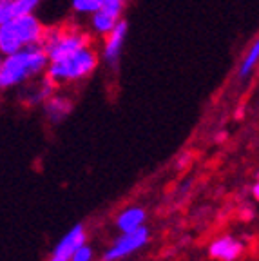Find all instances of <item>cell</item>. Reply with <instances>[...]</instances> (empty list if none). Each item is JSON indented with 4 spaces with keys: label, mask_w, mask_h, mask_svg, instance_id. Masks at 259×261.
<instances>
[{
    "label": "cell",
    "mask_w": 259,
    "mask_h": 261,
    "mask_svg": "<svg viewBox=\"0 0 259 261\" xmlns=\"http://www.w3.org/2000/svg\"><path fill=\"white\" fill-rule=\"evenodd\" d=\"M89 42H94V38L85 29V25L78 24L74 20H69L60 22V24L45 25L40 47L44 49L47 58H55L69 53V51H73L76 47L89 44Z\"/></svg>",
    "instance_id": "277c9868"
},
{
    "label": "cell",
    "mask_w": 259,
    "mask_h": 261,
    "mask_svg": "<svg viewBox=\"0 0 259 261\" xmlns=\"http://www.w3.org/2000/svg\"><path fill=\"white\" fill-rule=\"evenodd\" d=\"M58 87L45 74L35 78L18 89V100L24 107H40Z\"/></svg>",
    "instance_id": "52a82bcc"
},
{
    "label": "cell",
    "mask_w": 259,
    "mask_h": 261,
    "mask_svg": "<svg viewBox=\"0 0 259 261\" xmlns=\"http://www.w3.org/2000/svg\"><path fill=\"white\" fill-rule=\"evenodd\" d=\"M0 60H2V53H0Z\"/></svg>",
    "instance_id": "ffe728a7"
},
{
    "label": "cell",
    "mask_w": 259,
    "mask_h": 261,
    "mask_svg": "<svg viewBox=\"0 0 259 261\" xmlns=\"http://www.w3.org/2000/svg\"><path fill=\"white\" fill-rule=\"evenodd\" d=\"M47 55L40 45L18 49L13 53L2 55L0 60V93L20 89L35 78L45 74Z\"/></svg>",
    "instance_id": "7a4b0ae2"
},
{
    "label": "cell",
    "mask_w": 259,
    "mask_h": 261,
    "mask_svg": "<svg viewBox=\"0 0 259 261\" xmlns=\"http://www.w3.org/2000/svg\"><path fill=\"white\" fill-rule=\"evenodd\" d=\"M87 20V24H85V29L89 31V35L93 38H103L107 35V33H111L114 28H116L118 24H120V18H116V16H113L111 13H107L106 9H98V11H94L93 15L89 16V18H85Z\"/></svg>",
    "instance_id": "8fae6325"
},
{
    "label": "cell",
    "mask_w": 259,
    "mask_h": 261,
    "mask_svg": "<svg viewBox=\"0 0 259 261\" xmlns=\"http://www.w3.org/2000/svg\"><path fill=\"white\" fill-rule=\"evenodd\" d=\"M40 8V0H4L0 4V24L16 16L33 15Z\"/></svg>",
    "instance_id": "4fadbf2b"
},
{
    "label": "cell",
    "mask_w": 259,
    "mask_h": 261,
    "mask_svg": "<svg viewBox=\"0 0 259 261\" xmlns=\"http://www.w3.org/2000/svg\"><path fill=\"white\" fill-rule=\"evenodd\" d=\"M40 107H42V111H44L45 120H47L49 123L57 125V123H62L69 114L73 113L74 100L69 93L57 89Z\"/></svg>",
    "instance_id": "ba28073f"
},
{
    "label": "cell",
    "mask_w": 259,
    "mask_h": 261,
    "mask_svg": "<svg viewBox=\"0 0 259 261\" xmlns=\"http://www.w3.org/2000/svg\"><path fill=\"white\" fill-rule=\"evenodd\" d=\"M103 0H69V9L74 18H89L94 11H98Z\"/></svg>",
    "instance_id": "9a60e30c"
},
{
    "label": "cell",
    "mask_w": 259,
    "mask_h": 261,
    "mask_svg": "<svg viewBox=\"0 0 259 261\" xmlns=\"http://www.w3.org/2000/svg\"><path fill=\"white\" fill-rule=\"evenodd\" d=\"M149 228L140 227L133 232H120L116 240L111 243V247L101 254V261H123L133 254L140 250L149 243Z\"/></svg>",
    "instance_id": "5b68a950"
},
{
    "label": "cell",
    "mask_w": 259,
    "mask_h": 261,
    "mask_svg": "<svg viewBox=\"0 0 259 261\" xmlns=\"http://www.w3.org/2000/svg\"><path fill=\"white\" fill-rule=\"evenodd\" d=\"M250 191H252V198H254V200H257V198H259V184H257V181H254V184H252Z\"/></svg>",
    "instance_id": "ac0fdd59"
},
{
    "label": "cell",
    "mask_w": 259,
    "mask_h": 261,
    "mask_svg": "<svg viewBox=\"0 0 259 261\" xmlns=\"http://www.w3.org/2000/svg\"><path fill=\"white\" fill-rule=\"evenodd\" d=\"M44 31L45 24L38 18L37 13L2 22L0 24V53L8 55L18 49L40 45Z\"/></svg>",
    "instance_id": "3957f363"
},
{
    "label": "cell",
    "mask_w": 259,
    "mask_h": 261,
    "mask_svg": "<svg viewBox=\"0 0 259 261\" xmlns=\"http://www.w3.org/2000/svg\"><path fill=\"white\" fill-rule=\"evenodd\" d=\"M147 221V212L143 207L140 205H131V207L123 208L120 214L114 220V225H116L118 232H133L136 228L145 227Z\"/></svg>",
    "instance_id": "7c38bea8"
},
{
    "label": "cell",
    "mask_w": 259,
    "mask_h": 261,
    "mask_svg": "<svg viewBox=\"0 0 259 261\" xmlns=\"http://www.w3.org/2000/svg\"><path fill=\"white\" fill-rule=\"evenodd\" d=\"M69 261H94V250L91 245H87V241L85 243H82L80 247H78L76 250L73 252V256H71V259Z\"/></svg>",
    "instance_id": "2e32d148"
},
{
    "label": "cell",
    "mask_w": 259,
    "mask_h": 261,
    "mask_svg": "<svg viewBox=\"0 0 259 261\" xmlns=\"http://www.w3.org/2000/svg\"><path fill=\"white\" fill-rule=\"evenodd\" d=\"M189 162H192V154L191 152H182V154L178 156V160H176V167L183 169L189 165Z\"/></svg>",
    "instance_id": "e0dca14e"
},
{
    "label": "cell",
    "mask_w": 259,
    "mask_h": 261,
    "mask_svg": "<svg viewBox=\"0 0 259 261\" xmlns=\"http://www.w3.org/2000/svg\"><path fill=\"white\" fill-rule=\"evenodd\" d=\"M85 241H87V230H85V227L82 223L74 225V227L69 228L67 232L60 238V241L55 245L53 252H51L47 261H69L74 250H76L82 243H85Z\"/></svg>",
    "instance_id": "30bf717a"
},
{
    "label": "cell",
    "mask_w": 259,
    "mask_h": 261,
    "mask_svg": "<svg viewBox=\"0 0 259 261\" xmlns=\"http://www.w3.org/2000/svg\"><path fill=\"white\" fill-rule=\"evenodd\" d=\"M127 22L122 20L111 33H107L106 37L100 38V45L98 47V55H100V62H106L109 67H118L120 60H122L123 47L127 42Z\"/></svg>",
    "instance_id": "8992f818"
},
{
    "label": "cell",
    "mask_w": 259,
    "mask_h": 261,
    "mask_svg": "<svg viewBox=\"0 0 259 261\" xmlns=\"http://www.w3.org/2000/svg\"><path fill=\"white\" fill-rule=\"evenodd\" d=\"M227 140V130H221V133H216V142H225Z\"/></svg>",
    "instance_id": "d6986e66"
},
{
    "label": "cell",
    "mask_w": 259,
    "mask_h": 261,
    "mask_svg": "<svg viewBox=\"0 0 259 261\" xmlns=\"http://www.w3.org/2000/svg\"><path fill=\"white\" fill-rule=\"evenodd\" d=\"M100 55L94 42L76 47L60 57L49 58L45 76L53 82L58 89L74 87L82 82L89 80L100 65Z\"/></svg>",
    "instance_id": "6da1fadb"
},
{
    "label": "cell",
    "mask_w": 259,
    "mask_h": 261,
    "mask_svg": "<svg viewBox=\"0 0 259 261\" xmlns=\"http://www.w3.org/2000/svg\"><path fill=\"white\" fill-rule=\"evenodd\" d=\"M2 2H4V0H0V4H2Z\"/></svg>",
    "instance_id": "44dd1931"
},
{
    "label": "cell",
    "mask_w": 259,
    "mask_h": 261,
    "mask_svg": "<svg viewBox=\"0 0 259 261\" xmlns=\"http://www.w3.org/2000/svg\"><path fill=\"white\" fill-rule=\"evenodd\" d=\"M257 64H259V42L254 40L248 45V49L245 51L243 57H241V60H239L238 69H236V76L243 82L250 80L254 76L255 69H257Z\"/></svg>",
    "instance_id": "5bb4252c"
},
{
    "label": "cell",
    "mask_w": 259,
    "mask_h": 261,
    "mask_svg": "<svg viewBox=\"0 0 259 261\" xmlns=\"http://www.w3.org/2000/svg\"><path fill=\"white\" fill-rule=\"evenodd\" d=\"M206 250L214 261H238L245 252V243L232 234H223L212 240Z\"/></svg>",
    "instance_id": "9c48e42d"
}]
</instances>
